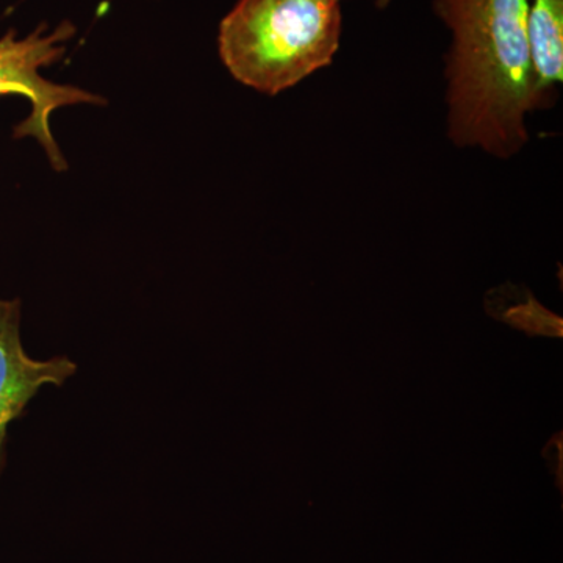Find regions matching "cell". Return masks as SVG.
I'll return each mask as SVG.
<instances>
[{
    "label": "cell",
    "mask_w": 563,
    "mask_h": 563,
    "mask_svg": "<svg viewBox=\"0 0 563 563\" xmlns=\"http://www.w3.org/2000/svg\"><path fill=\"white\" fill-rule=\"evenodd\" d=\"M529 0H433L453 32L446 63L448 135L499 158L523 150L526 117L544 107L528 36Z\"/></svg>",
    "instance_id": "1"
},
{
    "label": "cell",
    "mask_w": 563,
    "mask_h": 563,
    "mask_svg": "<svg viewBox=\"0 0 563 563\" xmlns=\"http://www.w3.org/2000/svg\"><path fill=\"white\" fill-rule=\"evenodd\" d=\"M342 27V0H239L218 51L233 79L276 96L331 65Z\"/></svg>",
    "instance_id": "2"
},
{
    "label": "cell",
    "mask_w": 563,
    "mask_h": 563,
    "mask_svg": "<svg viewBox=\"0 0 563 563\" xmlns=\"http://www.w3.org/2000/svg\"><path fill=\"white\" fill-rule=\"evenodd\" d=\"M74 33V25L63 22L54 32H47L43 24L24 38L14 31L0 38V96H22L32 103V113L16 125L14 136L38 141L55 172H66L68 163L52 135L51 114L60 107L76 103H106L101 96L70 85L52 84L41 76V69L60 60L66 41L73 38Z\"/></svg>",
    "instance_id": "3"
},
{
    "label": "cell",
    "mask_w": 563,
    "mask_h": 563,
    "mask_svg": "<svg viewBox=\"0 0 563 563\" xmlns=\"http://www.w3.org/2000/svg\"><path fill=\"white\" fill-rule=\"evenodd\" d=\"M77 372L68 357L33 361L21 342V301L0 299V474L5 466L7 433L24 415L43 385L62 387Z\"/></svg>",
    "instance_id": "4"
},
{
    "label": "cell",
    "mask_w": 563,
    "mask_h": 563,
    "mask_svg": "<svg viewBox=\"0 0 563 563\" xmlns=\"http://www.w3.org/2000/svg\"><path fill=\"white\" fill-rule=\"evenodd\" d=\"M528 36L537 90L547 102L563 79V0H529Z\"/></svg>",
    "instance_id": "5"
},
{
    "label": "cell",
    "mask_w": 563,
    "mask_h": 563,
    "mask_svg": "<svg viewBox=\"0 0 563 563\" xmlns=\"http://www.w3.org/2000/svg\"><path fill=\"white\" fill-rule=\"evenodd\" d=\"M485 307L492 317L531 335H562V320L544 309L531 292L512 285L488 292Z\"/></svg>",
    "instance_id": "6"
},
{
    "label": "cell",
    "mask_w": 563,
    "mask_h": 563,
    "mask_svg": "<svg viewBox=\"0 0 563 563\" xmlns=\"http://www.w3.org/2000/svg\"><path fill=\"white\" fill-rule=\"evenodd\" d=\"M391 0H377L376 2V5H377V9H385V7L388 5V3H390Z\"/></svg>",
    "instance_id": "7"
}]
</instances>
